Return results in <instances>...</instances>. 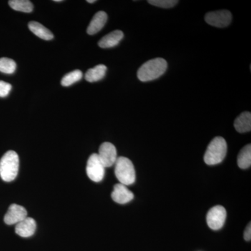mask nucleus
Wrapping results in <instances>:
<instances>
[{
  "mask_svg": "<svg viewBox=\"0 0 251 251\" xmlns=\"http://www.w3.org/2000/svg\"><path fill=\"white\" fill-rule=\"evenodd\" d=\"M105 168L98 154L92 153L87 161V168H86L88 177L94 182L102 181L105 175Z\"/></svg>",
  "mask_w": 251,
  "mask_h": 251,
  "instance_id": "39448f33",
  "label": "nucleus"
},
{
  "mask_svg": "<svg viewBox=\"0 0 251 251\" xmlns=\"http://www.w3.org/2000/svg\"><path fill=\"white\" fill-rule=\"evenodd\" d=\"M237 164L242 169H247L251 165V145L250 144L241 150L237 158Z\"/></svg>",
  "mask_w": 251,
  "mask_h": 251,
  "instance_id": "f3484780",
  "label": "nucleus"
},
{
  "mask_svg": "<svg viewBox=\"0 0 251 251\" xmlns=\"http://www.w3.org/2000/svg\"><path fill=\"white\" fill-rule=\"evenodd\" d=\"M124 34L121 30H115L103 36L99 41V46L102 49H109L118 45L123 39Z\"/></svg>",
  "mask_w": 251,
  "mask_h": 251,
  "instance_id": "ddd939ff",
  "label": "nucleus"
},
{
  "mask_svg": "<svg viewBox=\"0 0 251 251\" xmlns=\"http://www.w3.org/2000/svg\"><path fill=\"white\" fill-rule=\"evenodd\" d=\"M19 170V157L14 151L5 153L0 160V176L6 182L14 181Z\"/></svg>",
  "mask_w": 251,
  "mask_h": 251,
  "instance_id": "f03ea898",
  "label": "nucleus"
},
{
  "mask_svg": "<svg viewBox=\"0 0 251 251\" xmlns=\"http://www.w3.org/2000/svg\"><path fill=\"white\" fill-rule=\"evenodd\" d=\"M27 212L23 206L12 204L4 216V223L7 225L18 224L27 217Z\"/></svg>",
  "mask_w": 251,
  "mask_h": 251,
  "instance_id": "1a4fd4ad",
  "label": "nucleus"
},
{
  "mask_svg": "<svg viewBox=\"0 0 251 251\" xmlns=\"http://www.w3.org/2000/svg\"><path fill=\"white\" fill-rule=\"evenodd\" d=\"M244 239L247 242H250L251 239V223L248 225L247 228L245 229L244 234Z\"/></svg>",
  "mask_w": 251,
  "mask_h": 251,
  "instance_id": "5701e85b",
  "label": "nucleus"
},
{
  "mask_svg": "<svg viewBox=\"0 0 251 251\" xmlns=\"http://www.w3.org/2000/svg\"><path fill=\"white\" fill-rule=\"evenodd\" d=\"M100 161L105 168H109L115 165L117 161V150L115 145L105 142L99 148V153H97Z\"/></svg>",
  "mask_w": 251,
  "mask_h": 251,
  "instance_id": "6e6552de",
  "label": "nucleus"
},
{
  "mask_svg": "<svg viewBox=\"0 0 251 251\" xmlns=\"http://www.w3.org/2000/svg\"><path fill=\"white\" fill-rule=\"evenodd\" d=\"M16 69V63L13 59L6 57L0 58V72L6 74H12Z\"/></svg>",
  "mask_w": 251,
  "mask_h": 251,
  "instance_id": "aec40b11",
  "label": "nucleus"
},
{
  "mask_svg": "<svg viewBox=\"0 0 251 251\" xmlns=\"http://www.w3.org/2000/svg\"><path fill=\"white\" fill-rule=\"evenodd\" d=\"M226 216H227V213L224 206H215L208 211L206 215V223L211 229L218 230L222 228L223 226H224Z\"/></svg>",
  "mask_w": 251,
  "mask_h": 251,
  "instance_id": "423d86ee",
  "label": "nucleus"
},
{
  "mask_svg": "<svg viewBox=\"0 0 251 251\" xmlns=\"http://www.w3.org/2000/svg\"><path fill=\"white\" fill-rule=\"evenodd\" d=\"M82 77V73L80 70H74L64 75L61 81V84L64 87H69L73 84L78 82Z\"/></svg>",
  "mask_w": 251,
  "mask_h": 251,
  "instance_id": "6ab92c4d",
  "label": "nucleus"
},
{
  "mask_svg": "<svg viewBox=\"0 0 251 251\" xmlns=\"http://www.w3.org/2000/svg\"><path fill=\"white\" fill-rule=\"evenodd\" d=\"M54 1H56V2H60V1H62V0H54Z\"/></svg>",
  "mask_w": 251,
  "mask_h": 251,
  "instance_id": "393cba45",
  "label": "nucleus"
},
{
  "mask_svg": "<svg viewBox=\"0 0 251 251\" xmlns=\"http://www.w3.org/2000/svg\"><path fill=\"white\" fill-rule=\"evenodd\" d=\"M107 20H108V15L104 11H99L98 13L94 15L92 21L87 27V34L90 35L97 34L104 27L107 22Z\"/></svg>",
  "mask_w": 251,
  "mask_h": 251,
  "instance_id": "f8f14e48",
  "label": "nucleus"
},
{
  "mask_svg": "<svg viewBox=\"0 0 251 251\" xmlns=\"http://www.w3.org/2000/svg\"><path fill=\"white\" fill-rule=\"evenodd\" d=\"M9 4L15 11L21 12L31 13L34 9L32 3L28 0H11Z\"/></svg>",
  "mask_w": 251,
  "mask_h": 251,
  "instance_id": "a211bd4d",
  "label": "nucleus"
},
{
  "mask_svg": "<svg viewBox=\"0 0 251 251\" xmlns=\"http://www.w3.org/2000/svg\"><path fill=\"white\" fill-rule=\"evenodd\" d=\"M227 148L226 140L222 137H216L208 145L204 156V162L209 166L221 163L226 156Z\"/></svg>",
  "mask_w": 251,
  "mask_h": 251,
  "instance_id": "7ed1b4c3",
  "label": "nucleus"
},
{
  "mask_svg": "<svg viewBox=\"0 0 251 251\" xmlns=\"http://www.w3.org/2000/svg\"><path fill=\"white\" fill-rule=\"evenodd\" d=\"M206 23L216 27H226L232 21V14L227 10H220L207 13L204 17Z\"/></svg>",
  "mask_w": 251,
  "mask_h": 251,
  "instance_id": "0eeeda50",
  "label": "nucleus"
},
{
  "mask_svg": "<svg viewBox=\"0 0 251 251\" xmlns=\"http://www.w3.org/2000/svg\"><path fill=\"white\" fill-rule=\"evenodd\" d=\"M11 89H12V86L11 84L4 82V81L0 80V97L1 98L7 97L11 92Z\"/></svg>",
  "mask_w": 251,
  "mask_h": 251,
  "instance_id": "4be33fe9",
  "label": "nucleus"
},
{
  "mask_svg": "<svg viewBox=\"0 0 251 251\" xmlns=\"http://www.w3.org/2000/svg\"><path fill=\"white\" fill-rule=\"evenodd\" d=\"M87 1L89 3H94L96 2V0H87Z\"/></svg>",
  "mask_w": 251,
  "mask_h": 251,
  "instance_id": "b1692460",
  "label": "nucleus"
},
{
  "mask_svg": "<svg viewBox=\"0 0 251 251\" xmlns=\"http://www.w3.org/2000/svg\"><path fill=\"white\" fill-rule=\"evenodd\" d=\"M36 229V221L32 218L27 217L16 224V233L21 237H29L34 234Z\"/></svg>",
  "mask_w": 251,
  "mask_h": 251,
  "instance_id": "9b49d317",
  "label": "nucleus"
},
{
  "mask_svg": "<svg viewBox=\"0 0 251 251\" xmlns=\"http://www.w3.org/2000/svg\"><path fill=\"white\" fill-rule=\"evenodd\" d=\"M115 174L120 184L128 186L135 181V171L133 163L128 158L120 156L115 163Z\"/></svg>",
  "mask_w": 251,
  "mask_h": 251,
  "instance_id": "20e7f679",
  "label": "nucleus"
},
{
  "mask_svg": "<svg viewBox=\"0 0 251 251\" xmlns=\"http://www.w3.org/2000/svg\"><path fill=\"white\" fill-rule=\"evenodd\" d=\"M168 63L164 59L155 58L145 62L138 72V79L142 82H148L161 76L166 72Z\"/></svg>",
  "mask_w": 251,
  "mask_h": 251,
  "instance_id": "f257e3e1",
  "label": "nucleus"
},
{
  "mask_svg": "<svg viewBox=\"0 0 251 251\" xmlns=\"http://www.w3.org/2000/svg\"><path fill=\"white\" fill-rule=\"evenodd\" d=\"M28 27L33 34L44 40L49 41L53 39L54 36L52 33L41 23L32 21L29 23Z\"/></svg>",
  "mask_w": 251,
  "mask_h": 251,
  "instance_id": "2eb2a0df",
  "label": "nucleus"
},
{
  "mask_svg": "<svg viewBox=\"0 0 251 251\" xmlns=\"http://www.w3.org/2000/svg\"><path fill=\"white\" fill-rule=\"evenodd\" d=\"M112 199L118 204H126L130 202L134 198L133 193L126 188V186L122 184H117L114 186L111 195Z\"/></svg>",
  "mask_w": 251,
  "mask_h": 251,
  "instance_id": "9d476101",
  "label": "nucleus"
},
{
  "mask_svg": "<svg viewBox=\"0 0 251 251\" xmlns=\"http://www.w3.org/2000/svg\"><path fill=\"white\" fill-rule=\"evenodd\" d=\"M107 67L103 64H99L87 71L85 74L86 80L90 82H97L105 77Z\"/></svg>",
  "mask_w": 251,
  "mask_h": 251,
  "instance_id": "dca6fc26",
  "label": "nucleus"
},
{
  "mask_svg": "<svg viewBox=\"0 0 251 251\" xmlns=\"http://www.w3.org/2000/svg\"><path fill=\"white\" fill-rule=\"evenodd\" d=\"M234 128L239 133H247L251 130V114L244 112L241 114L234 121Z\"/></svg>",
  "mask_w": 251,
  "mask_h": 251,
  "instance_id": "4468645a",
  "label": "nucleus"
},
{
  "mask_svg": "<svg viewBox=\"0 0 251 251\" xmlns=\"http://www.w3.org/2000/svg\"><path fill=\"white\" fill-rule=\"evenodd\" d=\"M148 3L153 5V6H158V7L169 9L177 4L178 1H175V0H149Z\"/></svg>",
  "mask_w": 251,
  "mask_h": 251,
  "instance_id": "412c9836",
  "label": "nucleus"
}]
</instances>
